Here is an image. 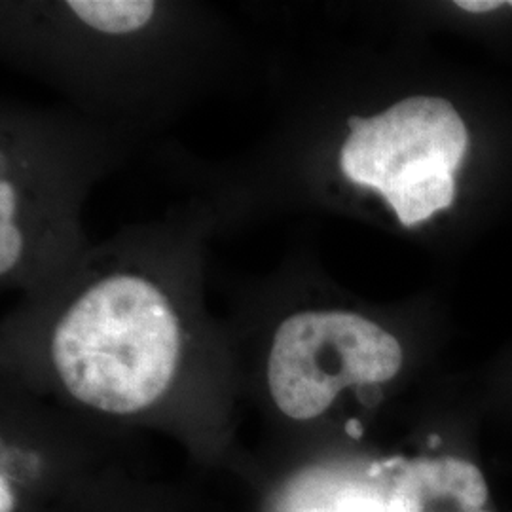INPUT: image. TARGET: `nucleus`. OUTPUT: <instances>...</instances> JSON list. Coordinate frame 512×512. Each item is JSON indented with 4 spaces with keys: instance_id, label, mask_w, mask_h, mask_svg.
Segmentation results:
<instances>
[{
    "instance_id": "nucleus-6",
    "label": "nucleus",
    "mask_w": 512,
    "mask_h": 512,
    "mask_svg": "<svg viewBox=\"0 0 512 512\" xmlns=\"http://www.w3.org/2000/svg\"><path fill=\"white\" fill-rule=\"evenodd\" d=\"M456 6L465 10V12H473V14H482V12H492L501 6H512V2H499V0H461L456 2Z\"/></svg>"
},
{
    "instance_id": "nucleus-8",
    "label": "nucleus",
    "mask_w": 512,
    "mask_h": 512,
    "mask_svg": "<svg viewBox=\"0 0 512 512\" xmlns=\"http://www.w3.org/2000/svg\"><path fill=\"white\" fill-rule=\"evenodd\" d=\"M315 512H372V509H368V507H365V509H359V507H355V505H349V507H346V509H334V511H315Z\"/></svg>"
},
{
    "instance_id": "nucleus-9",
    "label": "nucleus",
    "mask_w": 512,
    "mask_h": 512,
    "mask_svg": "<svg viewBox=\"0 0 512 512\" xmlns=\"http://www.w3.org/2000/svg\"><path fill=\"white\" fill-rule=\"evenodd\" d=\"M348 431L351 433V437H359V435H361V427H359L355 421L349 423Z\"/></svg>"
},
{
    "instance_id": "nucleus-7",
    "label": "nucleus",
    "mask_w": 512,
    "mask_h": 512,
    "mask_svg": "<svg viewBox=\"0 0 512 512\" xmlns=\"http://www.w3.org/2000/svg\"><path fill=\"white\" fill-rule=\"evenodd\" d=\"M12 509H14V494L6 482V476H2V507H0V511L12 512Z\"/></svg>"
},
{
    "instance_id": "nucleus-5",
    "label": "nucleus",
    "mask_w": 512,
    "mask_h": 512,
    "mask_svg": "<svg viewBox=\"0 0 512 512\" xmlns=\"http://www.w3.org/2000/svg\"><path fill=\"white\" fill-rule=\"evenodd\" d=\"M65 8L93 33L118 38L143 33L160 14L150 0H71Z\"/></svg>"
},
{
    "instance_id": "nucleus-2",
    "label": "nucleus",
    "mask_w": 512,
    "mask_h": 512,
    "mask_svg": "<svg viewBox=\"0 0 512 512\" xmlns=\"http://www.w3.org/2000/svg\"><path fill=\"white\" fill-rule=\"evenodd\" d=\"M338 165L349 183L374 190L404 228L448 209L469 133L442 97L414 95L374 116H351Z\"/></svg>"
},
{
    "instance_id": "nucleus-10",
    "label": "nucleus",
    "mask_w": 512,
    "mask_h": 512,
    "mask_svg": "<svg viewBox=\"0 0 512 512\" xmlns=\"http://www.w3.org/2000/svg\"><path fill=\"white\" fill-rule=\"evenodd\" d=\"M476 512H492V511H486V509H482V511H476Z\"/></svg>"
},
{
    "instance_id": "nucleus-4",
    "label": "nucleus",
    "mask_w": 512,
    "mask_h": 512,
    "mask_svg": "<svg viewBox=\"0 0 512 512\" xmlns=\"http://www.w3.org/2000/svg\"><path fill=\"white\" fill-rule=\"evenodd\" d=\"M488 497L475 463L454 456L414 459L404 465L385 512H476Z\"/></svg>"
},
{
    "instance_id": "nucleus-1",
    "label": "nucleus",
    "mask_w": 512,
    "mask_h": 512,
    "mask_svg": "<svg viewBox=\"0 0 512 512\" xmlns=\"http://www.w3.org/2000/svg\"><path fill=\"white\" fill-rule=\"evenodd\" d=\"M158 275L118 266L84 283L59 315L52 363L78 403L128 416L160 401L183 353V321Z\"/></svg>"
},
{
    "instance_id": "nucleus-3",
    "label": "nucleus",
    "mask_w": 512,
    "mask_h": 512,
    "mask_svg": "<svg viewBox=\"0 0 512 512\" xmlns=\"http://www.w3.org/2000/svg\"><path fill=\"white\" fill-rule=\"evenodd\" d=\"M401 342L378 323L342 310H304L275 329L266 378L277 408L319 418L348 387L380 385L403 368Z\"/></svg>"
}]
</instances>
